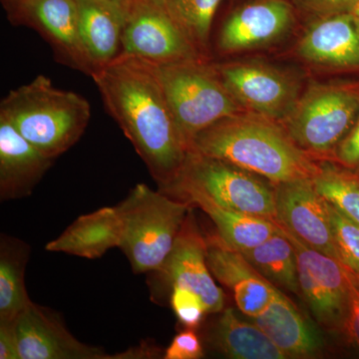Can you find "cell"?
Masks as SVG:
<instances>
[{"instance_id":"cell-3","label":"cell","mask_w":359,"mask_h":359,"mask_svg":"<svg viewBox=\"0 0 359 359\" xmlns=\"http://www.w3.org/2000/svg\"><path fill=\"white\" fill-rule=\"evenodd\" d=\"M0 116L42 154L55 159L80 140L91 106L80 94L59 89L48 77L39 75L2 99Z\"/></svg>"},{"instance_id":"cell-9","label":"cell","mask_w":359,"mask_h":359,"mask_svg":"<svg viewBox=\"0 0 359 359\" xmlns=\"http://www.w3.org/2000/svg\"><path fill=\"white\" fill-rule=\"evenodd\" d=\"M278 224L294 245L299 290L313 318L328 332L340 334L346 320L348 299L341 262L313 249L283 224Z\"/></svg>"},{"instance_id":"cell-26","label":"cell","mask_w":359,"mask_h":359,"mask_svg":"<svg viewBox=\"0 0 359 359\" xmlns=\"http://www.w3.org/2000/svg\"><path fill=\"white\" fill-rule=\"evenodd\" d=\"M183 30L197 50L209 44L215 14L222 0H156Z\"/></svg>"},{"instance_id":"cell-22","label":"cell","mask_w":359,"mask_h":359,"mask_svg":"<svg viewBox=\"0 0 359 359\" xmlns=\"http://www.w3.org/2000/svg\"><path fill=\"white\" fill-rule=\"evenodd\" d=\"M180 202L197 205L216 226L219 237L233 249L245 252L263 244L278 231L276 222L224 208L198 193H184Z\"/></svg>"},{"instance_id":"cell-33","label":"cell","mask_w":359,"mask_h":359,"mask_svg":"<svg viewBox=\"0 0 359 359\" xmlns=\"http://www.w3.org/2000/svg\"><path fill=\"white\" fill-rule=\"evenodd\" d=\"M306 11L330 16L335 14L351 13L359 0H297Z\"/></svg>"},{"instance_id":"cell-7","label":"cell","mask_w":359,"mask_h":359,"mask_svg":"<svg viewBox=\"0 0 359 359\" xmlns=\"http://www.w3.org/2000/svg\"><path fill=\"white\" fill-rule=\"evenodd\" d=\"M358 109V98L351 92L316 87L294 105L287 134L308 154L327 155L353 128Z\"/></svg>"},{"instance_id":"cell-25","label":"cell","mask_w":359,"mask_h":359,"mask_svg":"<svg viewBox=\"0 0 359 359\" xmlns=\"http://www.w3.org/2000/svg\"><path fill=\"white\" fill-rule=\"evenodd\" d=\"M241 252L264 278L278 289L301 294L297 252L292 241L280 226L278 231L263 244Z\"/></svg>"},{"instance_id":"cell-30","label":"cell","mask_w":359,"mask_h":359,"mask_svg":"<svg viewBox=\"0 0 359 359\" xmlns=\"http://www.w3.org/2000/svg\"><path fill=\"white\" fill-rule=\"evenodd\" d=\"M171 306L180 323L187 328L198 327L207 313L202 299L186 287H172Z\"/></svg>"},{"instance_id":"cell-13","label":"cell","mask_w":359,"mask_h":359,"mask_svg":"<svg viewBox=\"0 0 359 359\" xmlns=\"http://www.w3.org/2000/svg\"><path fill=\"white\" fill-rule=\"evenodd\" d=\"M173 285L186 287L199 295L208 313H219L224 308V294L215 283L205 259V237L196 223L192 209L184 222L173 249L155 271Z\"/></svg>"},{"instance_id":"cell-18","label":"cell","mask_w":359,"mask_h":359,"mask_svg":"<svg viewBox=\"0 0 359 359\" xmlns=\"http://www.w3.org/2000/svg\"><path fill=\"white\" fill-rule=\"evenodd\" d=\"M76 1L80 37L95 71L121 54L128 4L123 0Z\"/></svg>"},{"instance_id":"cell-24","label":"cell","mask_w":359,"mask_h":359,"mask_svg":"<svg viewBox=\"0 0 359 359\" xmlns=\"http://www.w3.org/2000/svg\"><path fill=\"white\" fill-rule=\"evenodd\" d=\"M29 247L2 235L0 242V321H13L32 302L25 287Z\"/></svg>"},{"instance_id":"cell-16","label":"cell","mask_w":359,"mask_h":359,"mask_svg":"<svg viewBox=\"0 0 359 359\" xmlns=\"http://www.w3.org/2000/svg\"><path fill=\"white\" fill-rule=\"evenodd\" d=\"M292 18V6L285 0H259L242 6L224 22L219 49L236 52L269 43L289 29Z\"/></svg>"},{"instance_id":"cell-2","label":"cell","mask_w":359,"mask_h":359,"mask_svg":"<svg viewBox=\"0 0 359 359\" xmlns=\"http://www.w3.org/2000/svg\"><path fill=\"white\" fill-rule=\"evenodd\" d=\"M190 151L230 163L273 184L313 179L321 168L283 130L261 118L240 114L199 132Z\"/></svg>"},{"instance_id":"cell-17","label":"cell","mask_w":359,"mask_h":359,"mask_svg":"<svg viewBox=\"0 0 359 359\" xmlns=\"http://www.w3.org/2000/svg\"><path fill=\"white\" fill-rule=\"evenodd\" d=\"M54 159L42 154L8 120L0 116V199L32 195Z\"/></svg>"},{"instance_id":"cell-27","label":"cell","mask_w":359,"mask_h":359,"mask_svg":"<svg viewBox=\"0 0 359 359\" xmlns=\"http://www.w3.org/2000/svg\"><path fill=\"white\" fill-rule=\"evenodd\" d=\"M313 182L316 191L330 205L359 224V178L356 173L321 166Z\"/></svg>"},{"instance_id":"cell-21","label":"cell","mask_w":359,"mask_h":359,"mask_svg":"<svg viewBox=\"0 0 359 359\" xmlns=\"http://www.w3.org/2000/svg\"><path fill=\"white\" fill-rule=\"evenodd\" d=\"M121 236V219L117 208L105 207L75 219L58 238L49 242L45 250L95 259L113 248H119Z\"/></svg>"},{"instance_id":"cell-12","label":"cell","mask_w":359,"mask_h":359,"mask_svg":"<svg viewBox=\"0 0 359 359\" xmlns=\"http://www.w3.org/2000/svg\"><path fill=\"white\" fill-rule=\"evenodd\" d=\"M20 359H107L71 334L60 316L32 302L14 320Z\"/></svg>"},{"instance_id":"cell-23","label":"cell","mask_w":359,"mask_h":359,"mask_svg":"<svg viewBox=\"0 0 359 359\" xmlns=\"http://www.w3.org/2000/svg\"><path fill=\"white\" fill-rule=\"evenodd\" d=\"M215 349L233 359H287L285 353L254 323L238 318L233 309H224L210 332Z\"/></svg>"},{"instance_id":"cell-8","label":"cell","mask_w":359,"mask_h":359,"mask_svg":"<svg viewBox=\"0 0 359 359\" xmlns=\"http://www.w3.org/2000/svg\"><path fill=\"white\" fill-rule=\"evenodd\" d=\"M127 4L121 54L155 65L200 59V52L156 0Z\"/></svg>"},{"instance_id":"cell-36","label":"cell","mask_w":359,"mask_h":359,"mask_svg":"<svg viewBox=\"0 0 359 359\" xmlns=\"http://www.w3.org/2000/svg\"><path fill=\"white\" fill-rule=\"evenodd\" d=\"M351 14H353L354 20H355L356 25H358L359 29V4L354 7L353 11H351Z\"/></svg>"},{"instance_id":"cell-20","label":"cell","mask_w":359,"mask_h":359,"mask_svg":"<svg viewBox=\"0 0 359 359\" xmlns=\"http://www.w3.org/2000/svg\"><path fill=\"white\" fill-rule=\"evenodd\" d=\"M299 52L318 65L359 67V29L353 14H335L314 23L302 37Z\"/></svg>"},{"instance_id":"cell-31","label":"cell","mask_w":359,"mask_h":359,"mask_svg":"<svg viewBox=\"0 0 359 359\" xmlns=\"http://www.w3.org/2000/svg\"><path fill=\"white\" fill-rule=\"evenodd\" d=\"M204 358L200 337L192 328L180 332L165 351V359H199Z\"/></svg>"},{"instance_id":"cell-19","label":"cell","mask_w":359,"mask_h":359,"mask_svg":"<svg viewBox=\"0 0 359 359\" xmlns=\"http://www.w3.org/2000/svg\"><path fill=\"white\" fill-rule=\"evenodd\" d=\"M250 320L287 358H316L323 351V339L316 327L280 290L269 306Z\"/></svg>"},{"instance_id":"cell-34","label":"cell","mask_w":359,"mask_h":359,"mask_svg":"<svg viewBox=\"0 0 359 359\" xmlns=\"http://www.w3.org/2000/svg\"><path fill=\"white\" fill-rule=\"evenodd\" d=\"M0 359H20L13 321H0Z\"/></svg>"},{"instance_id":"cell-28","label":"cell","mask_w":359,"mask_h":359,"mask_svg":"<svg viewBox=\"0 0 359 359\" xmlns=\"http://www.w3.org/2000/svg\"><path fill=\"white\" fill-rule=\"evenodd\" d=\"M330 214L339 261L359 273V224L330 204Z\"/></svg>"},{"instance_id":"cell-29","label":"cell","mask_w":359,"mask_h":359,"mask_svg":"<svg viewBox=\"0 0 359 359\" xmlns=\"http://www.w3.org/2000/svg\"><path fill=\"white\" fill-rule=\"evenodd\" d=\"M344 266L347 285V309L346 320L340 334L347 346L359 353V273Z\"/></svg>"},{"instance_id":"cell-37","label":"cell","mask_w":359,"mask_h":359,"mask_svg":"<svg viewBox=\"0 0 359 359\" xmlns=\"http://www.w3.org/2000/svg\"><path fill=\"white\" fill-rule=\"evenodd\" d=\"M123 1H129V0H123Z\"/></svg>"},{"instance_id":"cell-35","label":"cell","mask_w":359,"mask_h":359,"mask_svg":"<svg viewBox=\"0 0 359 359\" xmlns=\"http://www.w3.org/2000/svg\"><path fill=\"white\" fill-rule=\"evenodd\" d=\"M4 6H6L7 14L14 11L16 7L20 6L25 0H2Z\"/></svg>"},{"instance_id":"cell-4","label":"cell","mask_w":359,"mask_h":359,"mask_svg":"<svg viewBox=\"0 0 359 359\" xmlns=\"http://www.w3.org/2000/svg\"><path fill=\"white\" fill-rule=\"evenodd\" d=\"M121 219L120 249L134 273H155L173 249L191 205L138 184L116 205Z\"/></svg>"},{"instance_id":"cell-6","label":"cell","mask_w":359,"mask_h":359,"mask_svg":"<svg viewBox=\"0 0 359 359\" xmlns=\"http://www.w3.org/2000/svg\"><path fill=\"white\" fill-rule=\"evenodd\" d=\"M262 178L230 163L190 151L177 178L159 191L172 199L184 193L201 194L233 211L276 222L275 184Z\"/></svg>"},{"instance_id":"cell-32","label":"cell","mask_w":359,"mask_h":359,"mask_svg":"<svg viewBox=\"0 0 359 359\" xmlns=\"http://www.w3.org/2000/svg\"><path fill=\"white\" fill-rule=\"evenodd\" d=\"M334 158L347 169H359V118L335 148Z\"/></svg>"},{"instance_id":"cell-5","label":"cell","mask_w":359,"mask_h":359,"mask_svg":"<svg viewBox=\"0 0 359 359\" xmlns=\"http://www.w3.org/2000/svg\"><path fill=\"white\" fill-rule=\"evenodd\" d=\"M148 63L162 87L189 151L199 132L224 118L240 114V103L224 87L216 69L204 65L201 59Z\"/></svg>"},{"instance_id":"cell-1","label":"cell","mask_w":359,"mask_h":359,"mask_svg":"<svg viewBox=\"0 0 359 359\" xmlns=\"http://www.w3.org/2000/svg\"><path fill=\"white\" fill-rule=\"evenodd\" d=\"M91 78L159 190L170 185L185 164L189 147L149 63L120 54Z\"/></svg>"},{"instance_id":"cell-14","label":"cell","mask_w":359,"mask_h":359,"mask_svg":"<svg viewBox=\"0 0 359 359\" xmlns=\"http://www.w3.org/2000/svg\"><path fill=\"white\" fill-rule=\"evenodd\" d=\"M205 259L212 276L233 292L237 308L249 318L261 313L280 290L219 233L205 237Z\"/></svg>"},{"instance_id":"cell-11","label":"cell","mask_w":359,"mask_h":359,"mask_svg":"<svg viewBox=\"0 0 359 359\" xmlns=\"http://www.w3.org/2000/svg\"><path fill=\"white\" fill-rule=\"evenodd\" d=\"M278 223L304 244L339 259L335 248L330 204L316 191L313 179L275 184Z\"/></svg>"},{"instance_id":"cell-10","label":"cell","mask_w":359,"mask_h":359,"mask_svg":"<svg viewBox=\"0 0 359 359\" xmlns=\"http://www.w3.org/2000/svg\"><path fill=\"white\" fill-rule=\"evenodd\" d=\"M8 18L39 32L59 63L91 77L94 67L80 37L76 0H25Z\"/></svg>"},{"instance_id":"cell-15","label":"cell","mask_w":359,"mask_h":359,"mask_svg":"<svg viewBox=\"0 0 359 359\" xmlns=\"http://www.w3.org/2000/svg\"><path fill=\"white\" fill-rule=\"evenodd\" d=\"M224 87L242 105L280 118L294 109L297 88L278 71L256 65H226L215 68Z\"/></svg>"}]
</instances>
